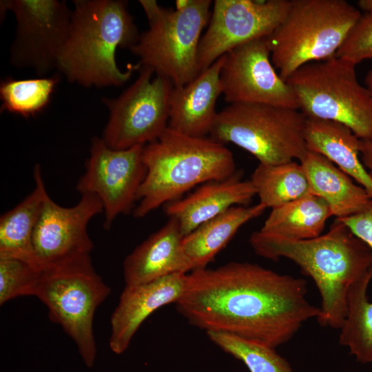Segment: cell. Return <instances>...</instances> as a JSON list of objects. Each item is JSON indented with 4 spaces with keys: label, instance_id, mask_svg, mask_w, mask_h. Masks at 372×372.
Masks as SVG:
<instances>
[{
    "label": "cell",
    "instance_id": "6da1fadb",
    "mask_svg": "<svg viewBox=\"0 0 372 372\" xmlns=\"http://www.w3.org/2000/svg\"><path fill=\"white\" fill-rule=\"evenodd\" d=\"M306 281L258 264L231 262L187 275L176 309L192 325L272 348L289 342L320 307L307 298Z\"/></svg>",
    "mask_w": 372,
    "mask_h": 372
},
{
    "label": "cell",
    "instance_id": "7a4b0ae2",
    "mask_svg": "<svg viewBox=\"0 0 372 372\" xmlns=\"http://www.w3.org/2000/svg\"><path fill=\"white\" fill-rule=\"evenodd\" d=\"M265 258H287L309 276L321 298L319 324L340 329L347 314V296L355 282L372 273V251L340 220L329 231L307 240L288 239L257 231L249 239Z\"/></svg>",
    "mask_w": 372,
    "mask_h": 372
},
{
    "label": "cell",
    "instance_id": "3957f363",
    "mask_svg": "<svg viewBox=\"0 0 372 372\" xmlns=\"http://www.w3.org/2000/svg\"><path fill=\"white\" fill-rule=\"evenodd\" d=\"M66 42L56 70L85 87H119L139 64L125 72L116 61L118 48L130 49L140 33L123 0H74Z\"/></svg>",
    "mask_w": 372,
    "mask_h": 372
},
{
    "label": "cell",
    "instance_id": "277c9868",
    "mask_svg": "<svg viewBox=\"0 0 372 372\" xmlns=\"http://www.w3.org/2000/svg\"><path fill=\"white\" fill-rule=\"evenodd\" d=\"M143 160L146 174L133 211L137 218L179 199L196 185L222 180L236 173L234 156L225 145L169 127L143 147Z\"/></svg>",
    "mask_w": 372,
    "mask_h": 372
},
{
    "label": "cell",
    "instance_id": "5b68a950",
    "mask_svg": "<svg viewBox=\"0 0 372 372\" xmlns=\"http://www.w3.org/2000/svg\"><path fill=\"white\" fill-rule=\"evenodd\" d=\"M361 14L345 0H291L285 19L267 37L280 77L286 81L301 66L334 56Z\"/></svg>",
    "mask_w": 372,
    "mask_h": 372
},
{
    "label": "cell",
    "instance_id": "8992f818",
    "mask_svg": "<svg viewBox=\"0 0 372 372\" xmlns=\"http://www.w3.org/2000/svg\"><path fill=\"white\" fill-rule=\"evenodd\" d=\"M149 23L130 50L138 64L169 80L174 87L192 81L199 74L198 51L202 32L208 25L211 0H187L174 9L154 0H140Z\"/></svg>",
    "mask_w": 372,
    "mask_h": 372
},
{
    "label": "cell",
    "instance_id": "52a82bcc",
    "mask_svg": "<svg viewBox=\"0 0 372 372\" xmlns=\"http://www.w3.org/2000/svg\"><path fill=\"white\" fill-rule=\"evenodd\" d=\"M355 67L334 56L301 66L286 81L306 118L343 124L366 140L372 138V94L358 82Z\"/></svg>",
    "mask_w": 372,
    "mask_h": 372
},
{
    "label": "cell",
    "instance_id": "ba28073f",
    "mask_svg": "<svg viewBox=\"0 0 372 372\" xmlns=\"http://www.w3.org/2000/svg\"><path fill=\"white\" fill-rule=\"evenodd\" d=\"M306 116L299 110L256 104H230L217 113L209 138L233 143L252 154L260 164L299 161L308 151Z\"/></svg>",
    "mask_w": 372,
    "mask_h": 372
},
{
    "label": "cell",
    "instance_id": "9c48e42d",
    "mask_svg": "<svg viewBox=\"0 0 372 372\" xmlns=\"http://www.w3.org/2000/svg\"><path fill=\"white\" fill-rule=\"evenodd\" d=\"M110 293L90 255L41 271L36 297L48 307L50 320L59 324L75 342L89 368L96 355L94 315Z\"/></svg>",
    "mask_w": 372,
    "mask_h": 372
},
{
    "label": "cell",
    "instance_id": "30bf717a",
    "mask_svg": "<svg viewBox=\"0 0 372 372\" xmlns=\"http://www.w3.org/2000/svg\"><path fill=\"white\" fill-rule=\"evenodd\" d=\"M134 82L115 98L103 97L109 110L102 138L113 149L145 146L168 127L173 83L139 65Z\"/></svg>",
    "mask_w": 372,
    "mask_h": 372
},
{
    "label": "cell",
    "instance_id": "8fae6325",
    "mask_svg": "<svg viewBox=\"0 0 372 372\" xmlns=\"http://www.w3.org/2000/svg\"><path fill=\"white\" fill-rule=\"evenodd\" d=\"M1 15L11 12L16 20L14 37L9 49L10 63L30 69L38 77L57 68L68 39L72 10L63 0H3Z\"/></svg>",
    "mask_w": 372,
    "mask_h": 372
},
{
    "label": "cell",
    "instance_id": "7c38bea8",
    "mask_svg": "<svg viewBox=\"0 0 372 372\" xmlns=\"http://www.w3.org/2000/svg\"><path fill=\"white\" fill-rule=\"evenodd\" d=\"M291 0H215L198 51L200 73L234 48L270 36L281 24Z\"/></svg>",
    "mask_w": 372,
    "mask_h": 372
},
{
    "label": "cell",
    "instance_id": "4fadbf2b",
    "mask_svg": "<svg viewBox=\"0 0 372 372\" xmlns=\"http://www.w3.org/2000/svg\"><path fill=\"white\" fill-rule=\"evenodd\" d=\"M143 147L113 149L102 138L92 139L85 172L76 184V190L81 195L92 194L99 198L107 230L118 215L129 213L136 200L146 174Z\"/></svg>",
    "mask_w": 372,
    "mask_h": 372
},
{
    "label": "cell",
    "instance_id": "5bb4252c",
    "mask_svg": "<svg viewBox=\"0 0 372 372\" xmlns=\"http://www.w3.org/2000/svg\"><path fill=\"white\" fill-rule=\"evenodd\" d=\"M220 79L222 94L229 105L256 103L299 110L293 90L272 63L267 37L227 52Z\"/></svg>",
    "mask_w": 372,
    "mask_h": 372
},
{
    "label": "cell",
    "instance_id": "9a60e30c",
    "mask_svg": "<svg viewBox=\"0 0 372 372\" xmlns=\"http://www.w3.org/2000/svg\"><path fill=\"white\" fill-rule=\"evenodd\" d=\"M103 211V204L94 194H82L79 201L70 207L58 205L48 195L32 236L39 267L43 270L90 255L94 246L87 225Z\"/></svg>",
    "mask_w": 372,
    "mask_h": 372
},
{
    "label": "cell",
    "instance_id": "2e32d148",
    "mask_svg": "<svg viewBox=\"0 0 372 372\" xmlns=\"http://www.w3.org/2000/svg\"><path fill=\"white\" fill-rule=\"evenodd\" d=\"M187 278L186 273H174L148 282L125 285L110 319L111 350L116 354L123 353L153 312L176 303L184 292Z\"/></svg>",
    "mask_w": 372,
    "mask_h": 372
},
{
    "label": "cell",
    "instance_id": "e0dca14e",
    "mask_svg": "<svg viewBox=\"0 0 372 372\" xmlns=\"http://www.w3.org/2000/svg\"><path fill=\"white\" fill-rule=\"evenodd\" d=\"M224 55L186 85L174 87L168 127L187 136L209 135L217 115L216 103L222 94L220 79Z\"/></svg>",
    "mask_w": 372,
    "mask_h": 372
},
{
    "label": "cell",
    "instance_id": "ac0fdd59",
    "mask_svg": "<svg viewBox=\"0 0 372 372\" xmlns=\"http://www.w3.org/2000/svg\"><path fill=\"white\" fill-rule=\"evenodd\" d=\"M256 195L250 180L236 173L231 177L202 184L183 198L166 204L165 212L175 218L185 236L198 226L236 205H246Z\"/></svg>",
    "mask_w": 372,
    "mask_h": 372
},
{
    "label": "cell",
    "instance_id": "d6986e66",
    "mask_svg": "<svg viewBox=\"0 0 372 372\" xmlns=\"http://www.w3.org/2000/svg\"><path fill=\"white\" fill-rule=\"evenodd\" d=\"M183 236L173 218L137 246L124 260L125 285L148 282L174 273L189 271L182 249Z\"/></svg>",
    "mask_w": 372,
    "mask_h": 372
},
{
    "label": "cell",
    "instance_id": "ffe728a7",
    "mask_svg": "<svg viewBox=\"0 0 372 372\" xmlns=\"http://www.w3.org/2000/svg\"><path fill=\"white\" fill-rule=\"evenodd\" d=\"M308 151L320 154L362 186L372 199V178L360 158L362 140L343 124L307 118Z\"/></svg>",
    "mask_w": 372,
    "mask_h": 372
},
{
    "label": "cell",
    "instance_id": "44dd1931",
    "mask_svg": "<svg viewBox=\"0 0 372 372\" xmlns=\"http://www.w3.org/2000/svg\"><path fill=\"white\" fill-rule=\"evenodd\" d=\"M307 177L311 194L328 205L340 219L362 210L371 200L366 191L322 155L307 151L299 161Z\"/></svg>",
    "mask_w": 372,
    "mask_h": 372
},
{
    "label": "cell",
    "instance_id": "7402d4cb",
    "mask_svg": "<svg viewBox=\"0 0 372 372\" xmlns=\"http://www.w3.org/2000/svg\"><path fill=\"white\" fill-rule=\"evenodd\" d=\"M265 209L260 203L252 206H233L184 236L182 249L190 271L206 267L242 225Z\"/></svg>",
    "mask_w": 372,
    "mask_h": 372
},
{
    "label": "cell",
    "instance_id": "603a6c76",
    "mask_svg": "<svg viewBox=\"0 0 372 372\" xmlns=\"http://www.w3.org/2000/svg\"><path fill=\"white\" fill-rule=\"evenodd\" d=\"M32 192L0 218V258L27 261L41 269L35 259L32 236L43 201L48 195L39 165H36Z\"/></svg>",
    "mask_w": 372,
    "mask_h": 372
},
{
    "label": "cell",
    "instance_id": "cb8c5ba5",
    "mask_svg": "<svg viewBox=\"0 0 372 372\" xmlns=\"http://www.w3.org/2000/svg\"><path fill=\"white\" fill-rule=\"evenodd\" d=\"M331 216L324 200L311 194L271 209L260 231L288 239H311L322 234Z\"/></svg>",
    "mask_w": 372,
    "mask_h": 372
},
{
    "label": "cell",
    "instance_id": "d4e9b609",
    "mask_svg": "<svg viewBox=\"0 0 372 372\" xmlns=\"http://www.w3.org/2000/svg\"><path fill=\"white\" fill-rule=\"evenodd\" d=\"M260 203L273 209L311 194L306 174L296 161L258 164L251 178Z\"/></svg>",
    "mask_w": 372,
    "mask_h": 372
},
{
    "label": "cell",
    "instance_id": "484cf974",
    "mask_svg": "<svg viewBox=\"0 0 372 372\" xmlns=\"http://www.w3.org/2000/svg\"><path fill=\"white\" fill-rule=\"evenodd\" d=\"M372 273L355 282L347 296V314L339 329V342L363 364H372V301L367 291Z\"/></svg>",
    "mask_w": 372,
    "mask_h": 372
},
{
    "label": "cell",
    "instance_id": "4316f807",
    "mask_svg": "<svg viewBox=\"0 0 372 372\" xmlns=\"http://www.w3.org/2000/svg\"><path fill=\"white\" fill-rule=\"evenodd\" d=\"M60 79L57 74L28 79L7 78L0 84L1 112L26 118L36 116L50 103Z\"/></svg>",
    "mask_w": 372,
    "mask_h": 372
},
{
    "label": "cell",
    "instance_id": "83f0119b",
    "mask_svg": "<svg viewBox=\"0 0 372 372\" xmlns=\"http://www.w3.org/2000/svg\"><path fill=\"white\" fill-rule=\"evenodd\" d=\"M207 334L224 351L241 360L250 372H293L275 348L230 333L209 331Z\"/></svg>",
    "mask_w": 372,
    "mask_h": 372
},
{
    "label": "cell",
    "instance_id": "f1b7e54d",
    "mask_svg": "<svg viewBox=\"0 0 372 372\" xmlns=\"http://www.w3.org/2000/svg\"><path fill=\"white\" fill-rule=\"evenodd\" d=\"M41 271L27 261L0 258V304L17 297L36 296Z\"/></svg>",
    "mask_w": 372,
    "mask_h": 372
},
{
    "label": "cell",
    "instance_id": "f546056e",
    "mask_svg": "<svg viewBox=\"0 0 372 372\" xmlns=\"http://www.w3.org/2000/svg\"><path fill=\"white\" fill-rule=\"evenodd\" d=\"M335 56L355 65L372 60V14H361Z\"/></svg>",
    "mask_w": 372,
    "mask_h": 372
},
{
    "label": "cell",
    "instance_id": "4dcf8cb0",
    "mask_svg": "<svg viewBox=\"0 0 372 372\" xmlns=\"http://www.w3.org/2000/svg\"><path fill=\"white\" fill-rule=\"evenodd\" d=\"M338 220L372 251V199L358 213Z\"/></svg>",
    "mask_w": 372,
    "mask_h": 372
},
{
    "label": "cell",
    "instance_id": "1f68e13d",
    "mask_svg": "<svg viewBox=\"0 0 372 372\" xmlns=\"http://www.w3.org/2000/svg\"><path fill=\"white\" fill-rule=\"evenodd\" d=\"M361 161L372 178V138L362 140Z\"/></svg>",
    "mask_w": 372,
    "mask_h": 372
},
{
    "label": "cell",
    "instance_id": "d6a6232c",
    "mask_svg": "<svg viewBox=\"0 0 372 372\" xmlns=\"http://www.w3.org/2000/svg\"><path fill=\"white\" fill-rule=\"evenodd\" d=\"M358 5L365 13L372 14V0H360L358 1Z\"/></svg>",
    "mask_w": 372,
    "mask_h": 372
}]
</instances>
